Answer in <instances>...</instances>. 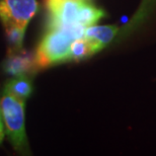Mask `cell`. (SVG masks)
I'll use <instances>...</instances> for the list:
<instances>
[{"label": "cell", "instance_id": "4fadbf2b", "mask_svg": "<svg viewBox=\"0 0 156 156\" xmlns=\"http://www.w3.org/2000/svg\"><path fill=\"white\" fill-rule=\"evenodd\" d=\"M60 0H47V6H50L52 4H55V3L59 2Z\"/></svg>", "mask_w": 156, "mask_h": 156}, {"label": "cell", "instance_id": "277c9868", "mask_svg": "<svg viewBox=\"0 0 156 156\" xmlns=\"http://www.w3.org/2000/svg\"><path fill=\"white\" fill-rule=\"evenodd\" d=\"M84 0H60L48 6V27H69L79 26L78 15Z\"/></svg>", "mask_w": 156, "mask_h": 156}, {"label": "cell", "instance_id": "8992f818", "mask_svg": "<svg viewBox=\"0 0 156 156\" xmlns=\"http://www.w3.org/2000/svg\"><path fill=\"white\" fill-rule=\"evenodd\" d=\"M119 33L116 26H93L85 27L83 38L89 41L94 47L96 53L107 47Z\"/></svg>", "mask_w": 156, "mask_h": 156}, {"label": "cell", "instance_id": "ba28073f", "mask_svg": "<svg viewBox=\"0 0 156 156\" xmlns=\"http://www.w3.org/2000/svg\"><path fill=\"white\" fill-rule=\"evenodd\" d=\"M33 82L29 75L11 77L6 81L3 87V91L10 93L23 101H26L30 98L33 93Z\"/></svg>", "mask_w": 156, "mask_h": 156}, {"label": "cell", "instance_id": "8fae6325", "mask_svg": "<svg viewBox=\"0 0 156 156\" xmlns=\"http://www.w3.org/2000/svg\"><path fill=\"white\" fill-rule=\"evenodd\" d=\"M105 15V13L102 9L83 1L79 10V15H78V24L84 27L93 26Z\"/></svg>", "mask_w": 156, "mask_h": 156}, {"label": "cell", "instance_id": "7a4b0ae2", "mask_svg": "<svg viewBox=\"0 0 156 156\" xmlns=\"http://www.w3.org/2000/svg\"><path fill=\"white\" fill-rule=\"evenodd\" d=\"M0 110L7 137L14 150L30 154L26 132V101L3 91L0 98Z\"/></svg>", "mask_w": 156, "mask_h": 156}, {"label": "cell", "instance_id": "52a82bcc", "mask_svg": "<svg viewBox=\"0 0 156 156\" xmlns=\"http://www.w3.org/2000/svg\"><path fill=\"white\" fill-rule=\"evenodd\" d=\"M156 9V0H142L140 3L138 10H137L132 18L129 20V23L126 24L122 30H119L120 37L119 39H123L125 37L131 35L135 30H137L140 27H142L145 21L149 20L151 14L153 13Z\"/></svg>", "mask_w": 156, "mask_h": 156}, {"label": "cell", "instance_id": "9c48e42d", "mask_svg": "<svg viewBox=\"0 0 156 156\" xmlns=\"http://www.w3.org/2000/svg\"><path fill=\"white\" fill-rule=\"evenodd\" d=\"M26 30L27 27L15 26V24L4 26L8 53H15L23 50Z\"/></svg>", "mask_w": 156, "mask_h": 156}, {"label": "cell", "instance_id": "6da1fadb", "mask_svg": "<svg viewBox=\"0 0 156 156\" xmlns=\"http://www.w3.org/2000/svg\"><path fill=\"white\" fill-rule=\"evenodd\" d=\"M84 30L85 27L81 26L48 27L35 53L38 70L68 62L71 44L74 40L82 38Z\"/></svg>", "mask_w": 156, "mask_h": 156}, {"label": "cell", "instance_id": "5b68a950", "mask_svg": "<svg viewBox=\"0 0 156 156\" xmlns=\"http://www.w3.org/2000/svg\"><path fill=\"white\" fill-rule=\"evenodd\" d=\"M2 70L9 76L33 75L37 72L38 67L36 64L35 54L23 49L20 52L7 53V57L2 63Z\"/></svg>", "mask_w": 156, "mask_h": 156}, {"label": "cell", "instance_id": "30bf717a", "mask_svg": "<svg viewBox=\"0 0 156 156\" xmlns=\"http://www.w3.org/2000/svg\"><path fill=\"white\" fill-rule=\"evenodd\" d=\"M96 53L94 47L92 44L87 41L86 39L78 38L74 40L70 46L69 57H68V62L70 61H80L82 59H85L89 56L94 55Z\"/></svg>", "mask_w": 156, "mask_h": 156}, {"label": "cell", "instance_id": "3957f363", "mask_svg": "<svg viewBox=\"0 0 156 156\" xmlns=\"http://www.w3.org/2000/svg\"><path fill=\"white\" fill-rule=\"evenodd\" d=\"M38 10L37 0H0V21L3 27L15 24L27 27Z\"/></svg>", "mask_w": 156, "mask_h": 156}, {"label": "cell", "instance_id": "7c38bea8", "mask_svg": "<svg viewBox=\"0 0 156 156\" xmlns=\"http://www.w3.org/2000/svg\"><path fill=\"white\" fill-rule=\"evenodd\" d=\"M5 137V131H4V126H3V121H2V116H1V110H0V145L2 144L3 140Z\"/></svg>", "mask_w": 156, "mask_h": 156}]
</instances>
